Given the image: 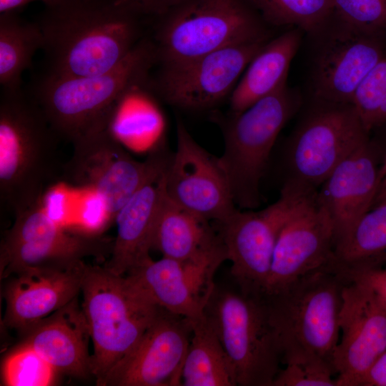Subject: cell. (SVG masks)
Segmentation results:
<instances>
[{
  "instance_id": "74e56055",
  "label": "cell",
  "mask_w": 386,
  "mask_h": 386,
  "mask_svg": "<svg viewBox=\"0 0 386 386\" xmlns=\"http://www.w3.org/2000/svg\"><path fill=\"white\" fill-rule=\"evenodd\" d=\"M385 198H386V174L381 179L379 189L377 193L374 204Z\"/></svg>"
},
{
  "instance_id": "9c48e42d",
  "label": "cell",
  "mask_w": 386,
  "mask_h": 386,
  "mask_svg": "<svg viewBox=\"0 0 386 386\" xmlns=\"http://www.w3.org/2000/svg\"><path fill=\"white\" fill-rule=\"evenodd\" d=\"M204 314L233 365L237 385L272 386L282 363L262 297L216 286Z\"/></svg>"
},
{
  "instance_id": "ac0fdd59",
  "label": "cell",
  "mask_w": 386,
  "mask_h": 386,
  "mask_svg": "<svg viewBox=\"0 0 386 386\" xmlns=\"http://www.w3.org/2000/svg\"><path fill=\"white\" fill-rule=\"evenodd\" d=\"M342 333L333 365L337 386H358L367 370L386 350V308L367 286L348 282L340 312Z\"/></svg>"
},
{
  "instance_id": "5bb4252c",
  "label": "cell",
  "mask_w": 386,
  "mask_h": 386,
  "mask_svg": "<svg viewBox=\"0 0 386 386\" xmlns=\"http://www.w3.org/2000/svg\"><path fill=\"white\" fill-rule=\"evenodd\" d=\"M43 204L30 207L15 217L3 239L4 246H1V276L29 267L111 253L114 239L100 234L68 232Z\"/></svg>"
},
{
  "instance_id": "7c38bea8",
  "label": "cell",
  "mask_w": 386,
  "mask_h": 386,
  "mask_svg": "<svg viewBox=\"0 0 386 386\" xmlns=\"http://www.w3.org/2000/svg\"><path fill=\"white\" fill-rule=\"evenodd\" d=\"M269 37L229 46L179 63L161 65L152 81L164 101L179 108L212 107L231 94L239 76Z\"/></svg>"
},
{
  "instance_id": "83f0119b",
  "label": "cell",
  "mask_w": 386,
  "mask_h": 386,
  "mask_svg": "<svg viewBox=\"0 0 386 386\" xmlns=\"http://www.w3.org/2000/svg\"><path fill=\"white\" fill-rule=\"evenodd\" d=\"M19 11L0 14L1 89H21V76L42 49L43 35L36 21L20 17Z\"/></svg>"
},
{
  "instance_id": "cb8c5ba5",
  "label": "cell",
  "mask_w": 386,
  "mask_h": 386,
  "mask_svg": "<svg viewBox=\"0 0 386 386\" xmlns=\"http://www.w3.org/2000/svg\"><path fill=\"white\" fill-rule=\"evenodd\" d=\"M300 29L269 40L250 61L231 93L232 113L240 112L287 83L288 70L301 41Z\"/></svg>"
},
{
  "instance_id": "d4e9b609",
  "label": "cell",
  "mask_w": 386,
  "mask_h": 386,
  "mask_svg": "<svg viewBox=\"0 0 386 386\" xmlns=\"http://www.w3.org/2000/svg\"><path fill=\"white\" fill-rule=\"evenodd\" d=\"M222 239L207 221L171 200L165 189L155 224L152 249L163 257L187 260L212 249Z\"/></svg>"
},
{
  "instance_id": "7a4b0ae2",
  "label": "cell",
  "mask_w": 386,
  "mask_h": 386,
  "mask_svg": "<svg viewBox=\"0 0 386 386\" xmlns=\"http://www.w3.org/2000/svg\"><path fill=\"white\" fill-rule=\"evenodd\" d=\"M347 283L327 265L262 297L283 365L319 362L335 370L333 357L340 340V312Z\"/></svg>"
},
{
  "instance_id": "9a60e30c",
  "label": "cell",
  "mask_w": 386,
  "mask_h": 386,
  "mask_svg": "<svg viewBox=\"0 0 386 386\" xmlns=\"http://www.w3.org/2000/svg\"><path fill=\"white\" fill-rule=\"evenodd\" d=\"M167 196L200 217L217 224L236 210L219 158L201 147L181 121L177 124V149L164 172Z\"/></svg>"
},
{
  "instance_id": "30bf717a",
  "label": "cell",
  "mask_w": 386,
  "mask_h": 386,
  "mask_svg": "<svg viewBox=\"0 0 386 386\" xmlns=\"http://www.w3.org/2000/svg\"><path fill=\"white\" fill-rule=\"evenodd\" d=\"M352 104H326L300 126L287 154V182L317 189L335 167L368 139Z\"/></svg>"
},
{
  "instance_id": "d6a6232c",
  "label": "cell",
  "mask_w": 386,
  "mask_h": 386,
  "mask_svg": "<svg viewBox=\"0 0 386 386\" xmlns=\"http://www.w3.org/2000/svg\"><path fill=\"white\" fill-rule=\"evenodd\" d=\"M333 368L319 362L285 365L272 386H337Z\"/></svg>"
},
{
  "instance_id": "1f68e13d",
  "label": "cell",
  "mask_w": 386,
  "mask_h": 386,
  "mask_svg": "<svg viewBox=\"0 0 386 386\" xmlns=\"http://www.w3.org/2000/svg\"><path fill=\"white\" fill-rule=\"evenodd\" d=\"M386 99V59H381L357 89L352 105L369 132L376 127L378 112Z\"/></svg>"
},
{
  "instance_id": "f546056e",
  "label": "cell",
  "mask_w": 386,
  "mask_h": 386,
  "mask_svg": "<svg viewBox=\"0 0 386 386\" xmlns=\"http://www.w3.org/2000/svg\"><path fill=\"white\" fill-rule=\"evenodd\" d=\"M56 371L39 354L21 345L5 360L2 377L9 386H48L55 381Z\"/></svg>"
},
{
  "instance_id": "2e32d148",
  "label": "cell",
  "mask_w": 386,
  "mask_h": 386,
  "mask_svg": "<svg viewBox=\"0 0 386 386\" xmlns=\"http://www.w3.org/2000/svg\"><path fill=\"white\" fill-rule=\"evenodd\" d=\"M227 260L223 242L193 259L152 258L127 277L159 307L195 320L204 310L216 287L214 277Z\"/></svg>"
},
{
  "instance_id": "ba28073f",
  "label": "cell",
  "mask_w": 386,
  "mask_h": 386,
  "mask_svg": "<svg viewBox=\"0 0 386 386\" xmlns=\"http://www.w3.org/2000/svg\"><path fill=\"white\" fill-rule=\"evenodd\" d=\"M73 153L63 166V178L70 184L95 191L109 218L143 186L165 171L170 155L156 150L145 161L134 159L111 129L103 124L74 139Z\"/></svg>"
},
{
  "instance_id": "44dd1931",
  "label": "cell",
  "mask_w": 386,
  "mask_h": 386,
  "mask_svg": "<svg viewBox=\"0 0 386 386\" xmlns=\"http://www.w3.org/2000/svg\"><path fill=\"white\" fill-rule=\"evenodd\" d=\"M381 164L369 139L331 172L317 197L334 225L335 244L372 207L379 189Z\"/></svg>"
},
{
  "instance_id": "52a82bcc",
  "label": "cell",
  "mask_w": 386,
  "mask_h": 386,
  "mask_svg": "<svg viewBox=\"0 0 386 386\" xmlns=\"http://www.w3.org/2000/svg\"><path fill=\"white\" fill-rule=\"evenodd\" d=\"M298 104L287 83L246 109L232 113L224 129L219 161L236 206L246 209L261 202L260 181L280 131Z\"/></svg>"
},
{
  "instance_id": "8992f818",
  "label": "cell",
  "mask_w": 386,
  "mask_h": 386,
  "mask_svg": "<svg viewBox=\"0 0 386 386\" xmlns=\"http://www.w3.org/2000/svg\"><path fill=\"white\" fill-rule=\"evenodd\" d=\"M154 17L153 44L161 65L268 37L247 0H183Z\"/></svg>"
},
{
  "instance_id": "e575fe53",
  "label": "cell",
  "mask_w": 386,
  "mask_h": 386,
  "mask_svg": "<svg viewBox=\"0 0 386 386\" xmlns=\"http://www.w3.org/2000/svg\"><path fill=\"white\" fill-rule=\"evenodd\" d=\"M358 386H386V350L370 367Z\"/></svg>"
},
{
  "instance_id": "836d02e7",
  "label": "cell",
  "mask_w": 386,
  "mask_h": 386,
  "mask_svg": "<svg viewBox=\"0 0 386 386\" xmlns=\"http://www.w3.org/2000/svg\"><path fill=\"white\" fill-rule=\"evenodd\" d=\"M347 282L361 283L375 295L386 308V268H377L352 274L347 277Z\"/></svg>"
},
{
  "instance_id": "7402d4cb",
  "label": "cell",
  "mask_w": 386,
  "mask_h": 386,
  "mask_svg": "<svg viewBox=\"0 0 386 386\" xmlns=\"http://www.w3.org/2000/svg\"><path fill=\"white\" fill-rule=\"evenodd\" d=\"M22 345L39 354L56 372L77 377L91 374L88 322L76 297L30 330Z\"/></svg>"
},
{
  "instance_id": "603a6c76",
  "label": "cell",
  "mask_w": 386,
  "mask_h": 386,
  "mask_svg": "<svg viewBox=\"0 0 386 386\" xmlns=\"http://www.w3.org/2000/svg\"><path fill=\"white\" fill-rule=\"evenodd\" d=\"M165 172V171H164ZM164 191V172L139 189L115 217L117 237L105 267L125 275L151 258L157 214Z\"/></svg>"
},
{
  "instance_id": "ffe728a7",
  "label": "cell",
  "mask_w": 386,
  "mask_h": 386,
  "mask_svg": "<svg viewBox=\"0 0 386 386\" xmlns=\"http://www.w3.org/2000/svg\"><path fill=\"white\" fill-rule=\"evenodd\" d=\"M375 37L342 26L323 44L312 74L317 99L325 104H352L361 82L383 58Z\"/></svg>"
},
{
  "instance_id": "d590c367",
  "label": "cell",
  "mask_w": 386,
  "mask_h": 386,
  "mask_svg": "<svg viewBox=\"0 0 386 386\" xmlns=\"http://www.w3.org/2000/svg\"><path fill=\"white\" fill-rule=\"evenodd\" d=\"M139 9L151 16L167 11L183 0H128Z\"/></svg>"
},
{
  "instance_id": "3957f363",
  "label": "cell",
  "mask_w": 386,
  "mask_h": 386,
  "mask_svg": "<svg viewBox=\"0 0 386 386\" xmlns=\"http://www.w3.org/2000/svg\"><path fill=\"white\" fill-rule=\"evenodd\" d=\"M157 62L154 45L143 39L114 68L86 76L44 74L31 96L60 138L71 142L87 131L111 124L122 99L134 86L148 81Z\"/></svg>"
},
{
  "instance_id": "5b68a950",
  "label": "cell",
  "mask_w": 386,
  "mask_h": 386,
  "mask_svg": "<svg viewBox=\"0 0 386 386\" xmlns=\"http://www.w3.org/2000/svg\"><path fill=\"white\" fill-rule=\"evenodd\" d=\"M83 311L94 352L90 370L102 385L112 370L138 343L162 308L126 275L86 265L81 284Z\"/></svg>"
},
{
  "instance_id": "f35d334b",
  "label": "cell",
  "mask_w": 386,
  "mask_h": 386,
  "mask_svg": "<svg viewBox=\"0 0 386 386\" xmlns=\"http://www.w3.org/2000/svg\"><path fill=\"white\" fill-rule=\"evenodd\" d=\"M385 174H386V152L385 153L382 161L381 162V167H380V179H382Z\"/></svg>"
},
{
  "instance_id": "8d00e7d4",
  "label": "cell",
  "mask_w": 386,
  "mask_h": 386,
  "mask_svg": "<svg viewBox=\"0 0 386 386\" xmlns=\"http://www.w3.org/2000/svg\"><path fill=\"white\" fill-rule=\"evenodd\" d=\"M36 1H41L44 4H46L51 0H0V14L19 11L20 9L26 4Z\"/></svg>"
},
{
  "instance_id": "f1b7e54d",
  "label": "cell",
  "mask_w": 386,
  "mask_h": 386,
  "mask_svg": "<svg viewBox=\"0 0 386 386\" xmlns=\"http://www.w3.org/2000/svg\"><path fill=\"white\" fill-rule=\"evenodd\" d=\"M262 19L312 32L333 14L332 0H247Z\"/></svg>"
},
{
  "instance_id": "d6986e66",
  "label": "cell",
  "mask_w": 386,
  "mask_h": 386,
  "mask_svg": "<svg viewBox=\"0 0 386 386\" xmlns=\"http://www.w3.org/2000/svg\"><path fill=\"white\" fill-rule=\"evenodd\" d=\"M82 259L24 269L6 291L5 322L29 330L76 297L86 268Z\"/></svg>"
},
{
  "instance_id": "6da1fadb",
  "label": "cell",
  "mask_w": 386,
  "mask_h": 386,
  "mask_svg": "<svg viewBox=\"0 0 386 386\" xmlns=\"http://www.w3.org/2000/svg\"><path fill=\"white\" fill-rule=\"evenodd\" d=\"M147 17L128 0H51L36 21L45 74L86 76L114 68L143 39Z\"/></svg>"
},
{
  "instance_id": "4316f807",
  "label": "cell",
  "mask_w": 386,
  "mask_h": 386,
  "mask_svg": "<svg viewBox=\"0 0 386 386\" xmlns=\"http://www.w3.org/2000/svg\"><path fill=\"white\" fill-rule=\"evenodd\" d=\"M190 321L192 332L182 368V385H237L233 365L205 314Z\"/></svg>"
},
{
  "instance_id": "e0dca14e",
  "label": "cell",
  "mask_w": 386,
  "mask_h": 386,
  "mask_svg": "<svg viewBox=\"0 0 386 386\" xmlns=\"http://www.w3.org/2000/svg\"><path fill=\"white\" fill-rule=\"evenodd\" d=\"M192 332L190 320L162 308L135 347L112 370L102 385H182Z\"/></svg>"
},
{
  "instance_id": "277c9868",
  "label": "cell",
  "mask_w": 386,
  "mask_h": 386,
  "mask_svg": "<svg viewBox=\"0 0 386 386\" xmlns=\"http://www.w3.org/2000/svg\"><path fill=\"white\" fill-rule=\"evenodd\" d=\"M59 139L31 96L1 89L0 195L14 216L43 202L57 172Z\"/></svg>"
},
{
  "instance_id": "8fae6325",
  "label": "cell",
  "mask_w": 386,
  "mask_h": 386,
  "mask_svg": "<svg viewBox=\"0 0 386 386\" xmlns=\"http://www.w3.org/2000/svg\"><path fill=\"white\" fill-rule=\"evenodd\" d=\"M297 188L285 183L279 199L258 211L237 209L218 223L231 274L242 294L254 297L264 295L279 232L287 220Z\"/></svg>"
},
{
  "instance_id": "4fadbf2b",
  "label": "cell",
  "mask_w": 386,
  "mask_h": 386,
  "mask_svg": "<svg viewBox=\"0 0 386 386\" xmlns=\"http://www.w3.org/2000/svg\"><path fill=\"white\" fill-rule=\"evenodd\" d=\"M295 187L297 196L279 232L263 296L325 267L332 257L334 225L317 190Z\"/></svg>"
},
{
  "instance_id": "484cf974",
  "label": "cell",
  "mask_w": 386,
  "mask_h": 386,
  "mask_svg": "<svg viewBox=\"0 0 386 386\" xmlns=\"http://www.w3.org/2000/svg\"><path fill=\"white\" fill-rule=\"evenodd\" d=\"M386 264V198L375 202L335 244L329 265L345 279Z\"/></svg>"
},
{
  "instance_id": "4dcf8cb0",
  "label": "cell",
  "mask_w": 386,
  "mask_h": 386,
  "mask_svg": "<svg viewBox=\"0 0 386 386\" xmlns=\"http://www.w3.org/2000/svg\"><path fill=\"white\" fill-rule=\"evenodd\" d=\"M342 26L376 36L386 31V0H332Z\"/></svg>"
}]
</instances>
